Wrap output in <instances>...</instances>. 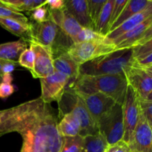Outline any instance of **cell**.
Returning a JSON list of instances; mask_svg holds the SVG:
<instances>
[{
    "instance_id": "obj_1",
    "label": "cell",
    "mask_w": 152,
    "mask_h": 152,
    "mask_svg": "<svg viewBox=\"0 0 152 152\" xmlns=\"http://www.w3.org/2000/svg\"><path fill=\"white\" fill-rule=\"evenodd\" d=\"M50 104L40 98L0 111V134L16 132L22 138L20 152H59L63 138Z\"/></svg>"
},
{
    "instance_id": "obj_2",
    "label": "cell",
    "mask_w": 152,
    "mask_h": 152,
    "mask_svg": "<svg viewBox=\"0 0 152 152\" xmlns=\"http://www.w3.org/2000/svg\"><path fill=\"white\" fill-rule=\"evenodd\" d=\"M128 83L124 74L114 75H80L74 82V90L86 94L99 92L123 105Z\"/></svg>"
},
{
    "instance_id": "obj_3",
    "label": "cell",
    "mask_w": 152,
    "mask_h": 152,
    "mask_svg": "<svg viewBox=\"0 0 152 152\" xmlns=\"http://www.w3.org/2000/svg\"><path fill=\"white\" fill-rule=\"evenodd\" d=\"M132 48L116 50L80 65V75L101 76L124 74L132 62Z\"/></svg>"
},
{
    "instance_id": "obj_4",
    "label": "cell",
    "mask_w": 152,
    "mask_h": 152,
    "mask_svg": "<svg viewBox=\"0 0 152 152\" xmlns=\"http://www.w3.org/2000/svg\"><path fill=\"white\" fill-rule=\"evenodd\" d=\"M60 115L71 112L77 119L81 126V136L94 135L99 133L97 124L91 116L88 110L74 90H66L58 102Z\"/></svg>"
},
{
    "instance_id": "obj_5",
    "label": "cell",
    "mask_w": 152,
    "mask_h": 152,
    "mask_svg": "<svg viewBox=\"0 0 152 152\" xmlns=\"http://www.w3.org/2000/svg\"><path fill=\"white\" fill-rule=\"evenodd\" d=\"M116 50V46L105 37L104 39L74 43L67 53L80 65Z\"/></svg>"
},
{
    "instance_id": "obj_6",
    "label": "cell",
    "mask_w": 152,
    "mask_h": 152,
    "mask_svg": "<svg viewBox=\"0 0 152 152\" xmlns=\"http://www.w3.org/2000/svg\"><path fill=\"white\" fill-rule=\"evenodd\" d=\"M31 25L33 28L34 42L45 47L50 48L53 51V53L56 47H57L56 51L59 49V51H61V53L67 52L68 48L71 47L61 42L62 39L68 37L51 19H48L41 23L34 22L31 23Z\"/></svg>"
},
{
    "instance_id": "obj_7",
    "label": "cell",
    "mask_w": 152,
    "mask_h": 152,
    "mask_svg": "<svg viewBox=\"0 0 152 152\" xmlns=\"http://www.w3.org/2000/svg\"><path fill=\"white\" fill-rule=\"evenodd\" d=\"M98 129L109 146L123 140L124 136L123 106L116 104L100 119Z\"/></svg>"
},
{
    "instance_id": "obj_8",
    "label": "cell",
    "mask_w": 152,
    "mask_h": 152,
    "mask_svg": "<svg viewBox=\"0 0 152 152\" xmlns=\"http://www.w3.org/2000/svg\"><path fill=\"white\" fill-rule=\"evenodd\" d=\"M123 125H124V141L129 147L133 141L135 128L140 115V105L137 94L128 85L124 102L123 104Z\"/></svg>"
},
{
    "instance_id": "obj_9",
    "label": "cell",
    "mask_w": 152,
    "mask_h": 152,
    "mask_svg": "<svg viewBox=\"0 0 152 152\" xmlns=\"http://www.w3.org/2000/svg\"><path fill=\"white\" fill-rule=\"evenodd\" d=\"M69 80L68 77L57 71H54L45 78L39 79L41 84V95L39 98L47 104L55 101L58 102L66 90Z\"/></svg>"
},
{
    "instance_id": "obj_10",
    "label": "cell",
    "mask_w": 152,
    "mask_h": 152,
    "mask_svg": "<svg viewBox=\"0 0 152 152\" xmlns=\"http://www.w3.org/2000/svg\"><path fill=\"white\" fill-rule=\"evenodd\" d=\"M74 91L84 102L93 120L97 124V126L100 119L117 104L112 98L99 92L86 94Z\"/></svg>"
},
{
    "instance_id": "obj_11",
    "label": "cell",
    "mask_w": 152,
    "mask_h": 152,
    "mask_svg": "<svg viewBox=\"0 0 152 152\" xmlns=\"http://www.w3.org/2000/svg\"><path fill=\"white\" fill-rule=\"evenodd\" d=\"M124 75L128 85L136 91L139 99H146L152 91V78L149 74L132 62L125 68Z\"/></svg>"
},
{
    "instance_id": "obj_12",
    "label": "cell",
    "mask_w": 152,
    "mask_h": 152,
    "mask_svg": "<svg viewBox=\"0 0 152 152\" xmlns=\"http://www.w3.org/2000/svg\"><path fill=\"white\" fill-rule=\"evenodd\" d=\"M29 45L35 54L33 77L35 79H42L53 74L55 71L53 68L54 57L51 49L35 42H32Z\"/></svg>"
},
{
    "instance_id": "obj_13",
    "label": "cell",
    "mask_w": 152,
    "mask_h": 152,
    "mask_svg": "<svg viewBox=\"0 0 152 152\" xmlns=\"http://www.w3.org/2000/svg\"><path fill=\"white\" fill-rule=\"evenodd\" d=\"M129 148L137 152H152V129L142 110Z\"/></svg>"
},
{
    "instance_id": "obj_14",
    "label": "cell",
    "mask_w": 152,
    "mask_h": 152,
    "mask_svg": "<svg viewBox=\"0 0 152 152\" xmlns=\"http://www.w3.org/2000/svg\"><path fill=\"white\" fill-rule=\"evenodd\" d=\"M49 12L50 19L67 37L71 39V41H73L83 29V27L65 10V8L59 10H49Z\"/></svg>"
},
{
    "instance_id": "obj_15",
    "label": "cell",
    "mask_w": 152,
    "mask_h": 152,
    "mask_svg": "<svg viewBox=\"0 0 152 152\" xmlns=\"http://www.w3.org/2000/svg\"><path fill=\"white\" fill-rule=\"evenodd\" d=\"M53 68L55 71L61 73L74 80V83L80 76V65L67 52L60 53L53 59Z\"/></svg>"
},
{
    "instance_id": "obj_16",
    "label": "cell",
    "mask_w": 152,
    "mask_h": 152,
    "mask_svg": "<svg viewBox=\"0 0 152 152\" xmlns=\"http://www.w3.org/2000/svg\"><path fill=\"white\" fill-rule=\"evenodd\" d=\"M151 16H152V1L146 8L144 9L143 10H142L140 13L135 14L134 16H133L130 19L123 22L122 25L117 27L116 29H114V31L107 34L105 37L108 39H109L110 41H112V40L117 39V37H120V36L126 34L128 31L134 28L135 27L142 23V22H144L145 19H147Z\"/></svg>"
},
{
    "instance_id": "obj_17",
    "label": "cell",
    "mask_w": 152,
    "mask_h": 152,
    "mask_svg": "<svg viewBox=\"0 0 152 152\" xmlns=\"http://www.w3.org/2000/svg\"><path fill=\"white\" fill-rule=\"evenodd\" d=\"M65 8L83 28H91L87 0H65Z\"/></svg>"
},
{
    "instance_id": "obj_18",
    "label": "cell",
    "mask_w": 152,
    "mask_h": 152,
    "mask_svg": "<svg viewBox=\"0 0 152 152\" xmlns=\"http://www.w3.org/2000/svg\"><path fill=\"white\" fill-rule=\"evenodd\" d=\"M0 25L11 34L20 37L30 44L34 42L33 28L31 22L24 23L13 19L0 18Z\"/></svg>"
},
{
    "instance_id": "obj_19",
    "label": "cell",
    "mask_w": 152,
    "mask_h": 152,
    "mask_svg": "<svg viewBox=\"0 0 152 152\" xmlns=\"http://www.w3.org/2000/svg\"><path fill=\"white\" fill-rule=\"evenodd\" d=\"M151 1L152 0H129L120 16L110 28L108 34L135 14L146 8L151 4Z\"/></svg>"
},
{
    "instance_id": "obj_20",
    "label": "cell",
    "mask_w": 152,
    "mask_h": 152,
    "mask_svg": "<svg viewBox=\"0 0 152 152\" xmlns=\"http://www.w3.org/2000/svg\"><path fill=\"white\" fill-rule=\"evenodd\" d=\"M28 48V42L23 39L0 44V59L17 62L21 53Z\"/></svg>"
},
{
    "instance_id": "obj_21",
    "label": "cell",
    "mask_w": 152,
    "mask_h": 152,
    "mask_svg": "<svg viewBox=\"0 0 152 152\" xmlns=\"http://www.w3.org/2000/svg\"><path fill=\"white\" fill-rule=\"evenodd\" d=\"M57 129L62 138L81 136V126L80 123L71 112L62 116L61 120L58 123Z\"/></svg>"
},
{
    "instance_id": "obj_22",
    "label": "cell",
    "mask_w": 152,
    "mask_h": 152,
    "mask_svg": "<svg viewBox=\"0 0 152 152\" xmlns=\"http://www.w3.org/2000/svg\"><path fill=\"white\" fill-rule=\"evenodd\" d=\"M108 146L105 137L99 132L96 134L84 137L81 152H105Z\"/></svg>"
},
{
    "instance_id": "obj_23",
    "label": "cell",
    "mask_w": 152,
    "mask_h": 152,
    "mask_svg": "<svg viewBox=\"0 0 152 152\" xmlns=\"http://www.w3.org/2000/svg\"><path fill=\"white\" fill-rule=\"evenodd\" d=\"M5 7L16 12L31 11L46 3L47 0H1Z\"/></svg>"
},
{
    "instance_id": "obj_24",
    "label": "cell",
    "mask_w": 152,
    "mask_h": 152,
    "mask_svg": "<svg viewBox=\"0 0 152 152\" xmlns=\"http://www.w3.org/2000/svg\"><path fill=\"white\" fill-rule=\"evenodd\" d=\"M114 1L115 0H107L95 26V31L98 34L105 37L108 34L110 19H111V11H112Z\"/></svg>"
},
{
    "instance_id": "obj_25",
    "label": "cell",
    "mask_w": 152,
    "mask_h": 152,
    "mask_svg": "<svg viewBox=\"0 0 152 152\" xmlns=\"http://www.w3.org/2000/svg\"><path fill=\"white\" fill-rule=\"evenodd\" d=\"M106 1L107 0H87L88 14L91 22V28L94 31L99 15Z\"/></svg>"
},
{
    "instance_id": "obj_26",
    "label": "cell",
    "mask_w": 152,
    "mask_h": 152,
    "mask_svg": "<svg viewBox=\"0 0 152 152\" xmlns=\"http://www.w3.org/2000/svg\"><path fill=\"white\" fill-rule=\"evenodd\" d=\"M84 137L77 136L74 137H64L63 143L59 152H81Z\"/></svg>"
},
{
    "instance_id": "obj_27",
    "label": "cell",
    "mask_w": 152,
    "mask_h": 152,
    "mask_svg": "<svg viewBox=\"0 0 152 152\" xmlns=\"http://www.w3.org/2000/svg\"><path fill=\"white\" fill-rule=\"evenodd\" d=\"M105 36L98 34L94 30L90 28H83L77 37L73 39V43L83 42L92 41V40L104 39Z\"/></svg>"
},
{
    "instance_id": "obj_28",
    "label": "cell",
    "mask_w": 152,
    "mask_h": 152,
    "mask_svg": "<svg viewBox=\"0 0 152 152\" xmlns=\"http://www.w3.org/2000/svg\"><path fill=\"white\" fill-rule=\"evenodd\" d=\"M34 62H35V54L33 49L30 46L21 53L18 60V63L20 66L29 70L32 74L34 71Z\"/></svg>"
},
{
    "instance_id": "obj_29",
    "label": "cell",
    "mask_w": 152,
    "mask_h": 152,
    "mask_svg": "<svg viewBox=\"0 0 152 152\" xmlns=\"http://www.w3.org/2000/svg\"><path fill=\"white\" fill-rule=\"evenodd\" d=\"M27 13L29 14L31 19H33L36 23H41V22L50 19L49 8L46 5V3Z\"/></svg>"
},
{
    "instance_id": "obj_30",
    "label": "cell",
    "mask_w": 152,
    "mask_h": 152,
    "mask_svg": "<svg viewBox=\"0 0 152 152\" xmlns=\"http://www.w3.org/2000/svg\"><path fill=\"white\" fill-rule=\"evenodd\" d=\"M0 18L13 19L19 22L28 23V19L22 13L14 11L7 7H0Z\"/></svg>"
},
{
    "instance_id": "obj_31",
    "label": "cell",
    "mask_w": 152,
    "mask_h": 152,
    "mask_svg": "<svg viewBox=\"0 0 152 152\" xmlns=\"http://www.w3.org/2000/svg\"><path fill=\"white\" fill-rule=\"evenodd\" d=\"M152 52V38L148 42L132 48V57L133 59L142 57Z\"/></svg>"
},
{
    "instance_id": "obj_32",
    "label": "cell",
    "mask_w": 152,
    "mask_h": 152,
    "mask_svg": "<svg viewBox=\"0 0 152 152\" xmlns=\"http://www.w3.org/2000/svg\"><path fill=\"white\" fill-rule=\"evenodd\" d=\"M128 1H129V0H115V1H114L112 11H111V19H110L108 31H109V29L111 27V25L114 23V22H115V21L118 19L119 16H120L122 11H123V9H124L125 6L127 4Z\"/></svg>"
},
{
    "instance_id": "obj_33",
    "label": "cell",
    "mask_w": 152,
    "mask_h": 152,
    "mask_svg": "<svg viewBox=\"0 0 152 152\" xmlns=\"http://www.w3.org/2000/svg\"><path fill=\"white\" fill-rule=\"evenodd\" d=\"M140 105L142 113L152 129V102L140 99Z\"/></svg>"
},
{
    "instance_id": "obj_34",
    "label": "cell",
    "mask_w": 152,
    "mask_h": 152,
    "mask_svg": "<svg viewBox=\"0 0 152 152\" xmlns=\"http://www.w3.org/2000/svg\"><path fill=\"white\" fill-rule=\"evenodd\" d=\"M15 91V87L12 84L1 83H0V98L1 99H7L11 96Z\"/></svg>"
},
{
    "instance_id": "obj_35",
    "label": "cell",
    "mask_w": 152,
    "mask_h": 152,
    "mask_svg": "<svg viewBox=\"0 0 152 152\" xmlns=\"http://www.w3.org/2000/svg\"><path fill=\"white\" fill-rule=\"evenodd\" d=\"M108 152H131V149L129 145L124 142V141H120L114 145L108 146Z\"/></svg>"
},
{
    "instance_id": "obj_36",
    "label": "cell",
    "mask_w": 152,
    "mask_h": 152,
    "mask_svg": "<svg viewBox=\"0 0 152 152\" xmlns=\"http://www.w3.org/2000/svg\"><path fill=\"white\" fill-rule=\"evenodd\" d=\"M132 62L137 66H147L152 65V52L148 54L145 55L142 57L132 59Z\"/></svg>"
},
{
    "instance_id": "obj_37",
    "label": "cell",
    "mask_w": 152,
    "mask_h": 152,
    "mask_svg": "<svg viewBox=\"0 0 152 152\" xmlns=\"http://www.w3.org/2000/svg\"><path fill=\"white\" fill-rule=\"evenodd\" d=\"M18 65H19V63L17 62L3 60L2 65H1V73H2V75L4 74H11Z\"/></svg>"
},
{
    "instance_id": "obj_38",
    "label": "cell",
    "mask_w": 152,
    "mask_h": 152,
    "mask_svg": "<svg viewBox=\"0 0 152 152\" xmlns=\"http://www.w3.org/2000/svg\"><path fill=\"white\" fill-rule=\"evenodd\" d=\"M46 5L51 10H59L65 8V0H47Z\"/></svg>"
},
{
    "instance_id": "obj_39",
    "label": "cell",
    "mask_w": 152,
    "mask_h": 152,
    "mask_svg": "<svg viewBox=\"0 0 152 152\" xmlns=\"http://www.w3.org/2000/svg\"><path fill=\"white\" fill-rule=\"evenodd\" d=\"M152 38V23L151 24V25L149 26V28L146 30L145 33L143 34V35L142 36L140 39L134 45V46L132 48L135 47V46H138V45H140L144 44L145 42H148V40L151 39Z\"/></svg>"
},
{
    "instance_id": "obj_40",
    "label": "cell",
    "mask_w": 152,
    "mask_h": 152,
    "mask_svg": "<svg viewBox=\"0 0 152 152\" xmlns=\"http://www.w3.org/2000/svg\"><path fill=\"white\" fill-rule=\"evenodd\" d=\"M12 81H13V77H12L11 74H4L2 75V80H1V83H8V84H12Z\"/></svg>"
},
{
    "instance_id": "obj_41",
    "label": "cell",
    "mask_w": 152,
    "mask_h": 152,
    "mask_svg": "<svg viewBox=\"0 0 152 152\" xmlns=\"http://www.w3.org/2000/svg\"><path fill=\"white\" fill-rule=\"evenodd\" d=\"M139 67H140V66H139ZM140 68H142V69H143L144 71L147 73V74H149L150 77L152 78V65H147V66H142V67H140Z\"/></svg>"
},
{
    "instance_id": "obj_42",
    "label": "cell",
    "mask_w": 152,
    "mask_h": 152,
    "mask_svg": "<svg viewBox=\"0 0 152 152\" xmlns=\"http://www.w3.org/2000/svg\"><path fill=\"white\" fill-rule=\"evenodd\" d=\"M3 60L0 59V83H1V80H2V73H1V65H2Z\"/></svg>"
},
{
    "instance_id": "obj_43",
    "label": "cell",
    "mask_w": 152,
    "mask_h": 152,
    "mask_svg": "<svg viewBox=\"0 0 152 152\" xmlns=\"http://www.w3.org/2000/svg\"><path fill=\"white\" fill-rule=\"evenodd\" d=\"M144 100H147V101H151L152 102V91L150 92L149 94L148 95V96L146 97V99H144Z\"/></svg>"
},
{
    "instance_id": "obj_44",
    "label": "cell",
    "mask_w": 152,
    "mask_h": 152,
    "mask_svg": "<svg viewBox=\"0 0 152 152\" xmlns=\"http://www.w3.org/2000/svg\"><path fill=\"white\" fill-rule=\"evenodd\" d=\"M0 7H5V6L4 5V4L1 2V1H0Z\"/></svg>"
},
{
    "instance_id": "obj_45",
    "label": "cell",
    "mask_w": 152,
    "mask_h": 152,
    "mask_svg": "<svg viewBox=\"0 0 152 152\" xmlns=\"http://www.w3.org/2000/svg\"><path fill=\"white\" fill-rule=\"evenodd\" d=\"M131 152H137V151H131Z\"/></svg>"
},
{
    "instance_id": "obj_46",
    "label": "cell",
    "mask_w": 152,
    "mask_h": 152,
    "mask_svg": "<svg viewBox=\"0 0 152 152\" xmlns=\"http://www.w3.org/2000/svg\"><path fill=\"white\" fill-rule=\"evenodd\" d=\"M0 137H1V134H0Z\"/></svg>"
},
{
    "instance_id": "obj_47",
    "label": "cell",
    "mask_w": 152,
    "mask_h": 152,
    "mask_svg": "<svg viewBox=\"0 0 152 152\" xmlns=\"http://www.w3.org/2000/svg\"><path fill=\"white\" fill-rule=\"evenodd\" d=\"M105 152H108V151H107V150H106V151H105Z\"/></svg>"
}]
</instances>
